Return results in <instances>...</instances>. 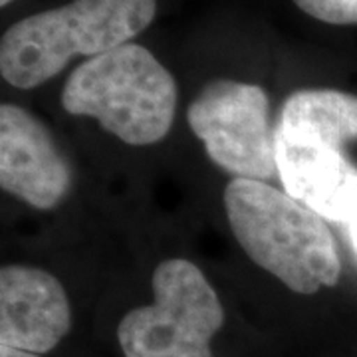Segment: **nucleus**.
<instances>
[{
    "mask_svg": "<svg viewBox=\"0 0 357 357\" xmlns=\"http://www.w3.org/2000/svg\"><path fill=\"white\" fill-rule=\"evenodd\" d=\"M187 123L211 161L234 178L266 181L278 173L270 102L256 84L215 79L187 107Z\"/></svg>",
    "mask_w": 357,
    "mask_h": 357,
    "instance_id": "obj_5",
    "label": "nucleus"
},
{
    "mask_svg": "<svg viewBox=\"0 0 357 357\" xmlns=\"http://www.w3.org/2000/svg\"><path fill=\"white\" fill-rule=\"evenodd\" d=\"M349 229V236H351V244H354V250L357 252V218L347 227Z\"/></svg>",
    "mask_w": 357,
    "mask_h": 357,
    "instance_id": "obj_12",
    "label": "nucleus"
},
{
    "mask_svg": "<svg viewBox=\"0 0 357 357\" xmlns=\"http://www.w3.org/2000/svg\"><path fill=\"white\" fill-rule=\"evenodd\" d=\"M155 13L157 0H72L32 14L4 32L0 74L14 88H38L77 56L89 60L129 44Z\"/></svg>",
    "mask_w": 357,
    "mask_h": 357,
    "instance_id": "obj_2",
    "label": "nucleus"
},
{
    "mask_svg": "<svg viewBox=\"0 0 357 357\" xmlns=\"http://www.w3.org/2000/svg\"><path fill=\"white\" fill-rule=\"evenodd\" d=\"M10 2H14V0H0V6H8Z\"/></svg>",
    "mask_w": 357,
    "mask_h": 357,
    "instance_id": "obj_13",
    "label": "nucleus"
},
{
    "mask_svg": "<svg viewBox=\"0 0 357 357\" xmlns=\"http://www.w3.org/2000/svg\"><path fill=\"white\" fill-rule=\"evenodd\" d=\"M278 177L286 192L340 225L357 218V167L340 149L292 145L276 137Z\"/></svg>",
    "mask_w": 357,
    "mask_h": 357,
    "instance_id": "obj_8",
    "label": "nucleus"
},
{
    "mask_svg": "<svg viewBox=\"0 0 357 357\" xmlns=\"http://www.w3.org/2000/svg\"><path fill=\"white\" fill-rule=\"evenodd\" d=\"M72 328L62 282L42 268L8 264L0 270V345L46 354Z\"/></svg>",
    "mask_w": 357,
    "mask_h": 357,
    "instance_id": "obj_7",
    "label": "nucleus"
},
{
    "mask_svg": "<svg viewBox=\"0 0 357 357\" xmlns=\"http://www.w3.org/2000/svg\"><path fill=\"white\" fill-rule=\"evenodd\" d=\"M276 137L292 145L340 149L357 139V96L337 89H300L284 102Z\"/></svg>",
    "mask_w": 357,
    "mask_h": 357,
    "instance_id": "obj_9",
    "label": "nucleus"
},
{
    "mask_svg": "<svg viewBox=\"0 0 357 357\" xmlns=\"http://www.w3.org/2000/svg\"><path fill=\"white\" fill-rule=\"evenodd\" d=\"M153 304L133 307L117 326L126 357H213L225 310L203 270L185 258L155 268Z\"/></svg>",
    "mask_w": 357,
    "mask_h": 357,
    "instance_id": "obj_4",
    "label": "nucleus"
},
{
    "mask_svg": "<svg viewBox=\"0 0 357 357\" xmlns=\"http://www.w3.org/2000/svg\"><path fill=\"white\" fill-rule=\"evenodd\" d=\"M177 98L171 72L147 48L129 42L77 66L60 102L70 115L93 117L128 145H153L171 131Z\"/></svg>",
    "mask_w": 357,
    "mask_h": 357,
    "instance_id": "obj_3",
    "label": "nucleus"
},
{
    "mask_svg": "<svg viewBox=\"0 0 357 357\" xmlns=\"http://www.w3.org/2000/svg\"><path fill=\"white\" fill-rule=\"evenodd\" d=\"M294 4L326 24H357V0H294Z\"/></svg>",
    "mask_w": 357,
    "mask_h": 357,
    "instance_id": "obj_10",
    "label": "nucleus"
},
{
    "mask_svg": "<svg viewBox=\"0 0 357 357\" xmlns=\"http://www.w3.org/2000/svg\"><path fill=\"white\" fill-rule=\"evenodd\" d=\"M230 230L246 256L298 294L340 280L342 262L326 218L264 181L232 178L225 189Z\"/></svg>",
    "mask_w": 357,
    "mask_h": 357,
    "instance_id": "obj_1",
    "label": "nucleus"
},
{
    "mask_svg": "<svg viewBox=\"0 0 357 357\" xmlns=\"http://www.w3.org/2000/svg\"><path fill=\"white\" fill-rule=\"evenodd\" d=\"M0 357H40L38 354L24 351V349H16L10 345H0Z\"/></svg>",
    "mask_w": 357,
    "mask_h": 357,
    "instance_id": "obj_11",
    "label": "nucleus"
},
{
    "mask_svg": "<svg viewBox=\"0 0 357 357\" xmlns=\"http://www.w3.org/2000/svg\"><path fill=\"white\" fill-rule=\"evenodd\" d=\"M0 187L42 211L58 206L72 189V169L48 128L14 103L0 105Z\"/></svg>",
    "mask_w": 357,
    "mask_h": 357,
    "instance_id": "obj_6",
    "label": "nucleus"
}]
</instances>
